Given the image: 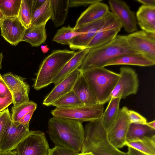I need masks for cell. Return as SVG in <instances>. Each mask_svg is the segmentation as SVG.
I'll use <instances>...</instances> for the list:
<instances>
[{
    "label": "cell",
    "instance_id": "cell-8",
    "mask_svg": "<svg viewBox=\"0 0 155 155\" xmlns=\"http://www.w3.org/2000/svg\"><path fill=\"white\" fill-rule=\"evenodd\" d=\"M122 27L119 21L109 11L104 17L101 26L86 49L96 48L111 41L116 38Z\"/></svg>",
    "mask_w": 155,
    "mask_h": 155
},
{
    "label": "cell",
    "instance_id": "cell-22",
    "mask_svg": "<svg viewBox=\"0 0 155 155\" xmlns=\"http://www.w3.org/2000/svg\"><path fill=\"white\" fill-rule=\"evenodd\" d=\"M51 19L56 27L64 23L70 8L69 0H50Z\"/></svg>",
    "mask_w": 155,
    "mask_h": 155
},
{
    "label": "cell",
    "instance_id": "cell-36",
    "mask_svg": "<svg viewBox=\"0 0 155 155\" xmlns=\"http://www.w3.org/2000/svg\"><path fill=\"white\" fill-rule=\"evenodd\" d=\"M131 124H145L146 118L137 112L129 110L126 107H123Z\"/></svg>",
    "mask_w": 155,
    "mask_h": 155
},
{
    "label": "cell",
    "instance_id": "cell-41",
    "mask_svg": "<svg viewBox=\"0 0 155 155\" xmlns=\"http://www.w3.org/2000/svg\"><path fill=\"white\" fill-rule=\"evenodd\" d=\"M35 110H32L23 116L18 121L22 124L29 127V122Z\"/></svg>",
    "mask_w": 155,
    "mask_h": 155
},
{
    "label": "cell",
    "instance_id": "cell-39",
    "mask_svg": "<svg viewBox=\"0 0 155 155\" xmlns=\"http://www.w3.org/2000/svg\"><path fill=\"white\" fill-rule=\"evenodd\" d=\"M12 103L11 93L3 97H0V112H2Z\"/></svg>",
    "mask_w": 155,
    "mask_h": 155
},
{
    "label": "cell",
    "instance_id": "cell-10",
    "mask_svg": "<svg viewBox=\"0 0 155 155\" xmlns=\"http://www.w3.org/2000/svg\"><path fill=\"white\" fill-rule=\"evenodd\" d=\"M126 39L133 50L155 61V34L141 30L126 35Z\"/></svg>",
    "mask_w": 155,
    "mask_h": 155
},
{
    "label": "cell",
    "instance_id": "cell-43",
    "mask_svg": "<svg viewBox=\"0 0 155 155\" xmlns=\"http://www.w3.org/2000/svg\"><path fill=\"white\" fill-rule=\"evenodd\" d=\"M128 155H148L134 148L128 147Z\"/></svg>",
    "mask_w": 155,
    "mask_h": 155
},
{
    "label": "cell",
    "instance_id": "cell-49",
    "mask_svg": "<svg viewBox=\"0 0 155 155\" xmlns=\"http://www.w3.org/2000/svg\"><path fill=\"white\" fill-rule=\"evenodd\" d=\"M4 57V56L2 52L0 53V69H1L2 67V60Z\"/></svg>",
    "mask_w": 155,
    "mask_h": 155
},
{
    "label": "cell",
    "instance_id": "cell-16",
    "mask_svg": "<svg viewBox=\"0 0 155 155\" xmlns=\"http://www.w3.org/2000/svg\"><path fill=\"white\" fill-rule=\"evenodd\" d=\"M82 71L78 68L54 86L45 97L43 104L49 106L55 101L72 90L73 86Z\"/></svg>",
    "mask_w": 155,
    "mask_h": 155
},
{
    "label": "cell",
    "instance_id": "cell-28",
    "mask_svg": "<svg viewBox=\"0 0 155 155\" xmlns=\"http://www.w3.org/2000/svg\"><path fill=\"white\" fill-rule=\"evenodd\" d=\"M75 31L69 25L63 27L59 29L54 36L53 41L60 44L69 45L71 41L75 37L84 34Z\"/></svg>",
    "mask_w": 155,
    "mask_h": 155
},
{
    "label": "cell",
    "instance_id": "cell-6",
    "mask_svg": "<svg viewBox=\"0 0 155 155\" xmlns=\"http://www.w3.org/2000/svg\"><path fill=\"white\" fill-rule=\"evenodd\" d=\"M104 105H82L68 108L56 107L51 113L53 117L81 122L92 121L100 118L104 112Z\"/></svg>",
    "mask_w": 155,
    "mask_h": 155
},
{
    "label": "cell",
    "instance_id": "cell-31",
    "mask_svg": "<svg viewBox=\"0 0 155 155\" xmlns=\"http://www.w3.org/2000/svg\"><path fill=\"white\" fill-rule=\"evenodd\" d=\"M37 107L36 103L29 101L21 104L12 108L11 117L13 122H18L26 114L32 110H35Z\"/></svg>",
    "mask_w": 155,
    "mask_h": 155
},
{
    "label": "cell",
    "instance_id": "cell-13",
    "mask_svg": "<svg viewBox=\"0 0 155 155\" xmlns=\"http://www.w3.org/2000/svg\"><path fill=\"white\" fill-rule=\"evenodd\" d=\"M131 124L123 107L120 109L113 127L107 133L110 142L116 148L119 149L125 146L127 136Z\"/></svg>",
    "mask_w": 155,
    "mask_h": 155
},
{
    "label": "cell",
    "instance_id": "cell-51",
    "mask_svg": "<svg viewBox=\"0 0 155 155\" xmlns=\"http://www.w3.org/2000/svg\"><path fill=\"white\" fill-rule=\"evenodd\" d=\"M2 112H0V115L1 114Z\"/></svg>",
    "mask_w": 155,
    "mask_h": 155
},
{
    "label": "cell",
    "instance_id": "cell-26",
    "mask_svg": "<svg viewBox=\"0 0 155 155\" xmlns=\"http://www.w3.org/2000/svg\"><path fill=\"white\" fill-rule=\"evenodd\" d=\"M51 12L50 0H46L41 6L32 14L31 26L46 25L51 18Z\"/></svg>",
    "mask_w": 155,
    "mask_h": 155
},
{
    "label": "cell",
    "instance_id": "cell-44",
    "mask_svg": "<svg viewBox=\"0 0 155 155\" xmlns=\"http://www.w3.org/2000/svg\"><path fill=\"white\" fill-rule=\"evenodd\" d=\"M136 1L142 3L143 5L149 6H155V0H137Z\"/></svg>",
    "mask_w": 155,
    "mask_h": 155
},
{
    "label": "cell",
    "instance_id": "cell-3",
    "mask_svg": "<svg viewBox=\"0 0 155 155\" xmlns=\"http://www.w3.org/2000/svg\"><path fill=\"white\" fill-rule=\"evenodd\" d=\"M84 128V138L81 153L91 152L96 155H128L116 148L110 142L102 123V115L89 122Z\"/></svg>",
    "mask_w": 155,
    "mask_h": 155
},
{
    "label": "cell",
    "instance_id": "cell-4",
    "mask_svg": "<svg viewBox=\"0 0 155 155\" xmlns=\"http://www.w3.org/2000/svg\"><path fill=\"white\" fill-rule=\"evenodd\" d=\"M82 72L98 104L104 105L109 101L119 74L104 67L94 68Z\"/></svg>",
    "mask_w": 155,
    "mask_h": 155
},
{
    "label": "cell",
    "instance_id": "cell-25",
    "mask_svg": "<svg viewBox=\"0 0 155 155\" xmlns=\"http://www.w3.org/2000/svg\"><path fill=\"white\" fill-rule=\"evenodd\" d=\"M125 146L134 148L148 155H155V135L127 142Z\"/></svg>",
    "mask_w": 155,
    "mask_h": 155
},
{
    "label": "cell",
    "instance_id": "cell-7",
    "mask_svg": "<svg viewBox=\"0 0 155 155\" xmlns=\"http://www.w3.org/2000/svg\"><path fill=\"white\" fill-rule=\"evenodd\" d=\"M45 134L39 131H30L18 144L17 155H48L50 149Z\"/></svg>",
    "mask_w": 155,
    "mask_h": 155
},
{
    "label": "cell",
    "instance_id": "cell-5",
    "mask_svg": "<svg viewBox=\"0 0 155 155\" xmlns=\"http://www.w3.org/2000/svg\"><path fill=\"white\" fill-rule=\"evenodd\" d=\"M74 51L66 49L53 51L41 63L33 87L39 90L52 84V81L66 63L75 54Z\"/></svg>",
    "mask_w": 155,
    "mask_h": 155
},
{
    "label": "cell",
    "instance_id": "cell-38",
    "mask_svg": "<svg viewBox=\"0 0 155 155\" xmlns=\"http://www.w3.org/2000/svg\"><path fill=\"white\" fill-rule=\"evenodd\" d=\"M102 1L101 0H69V6L70 7L86 6L89 5Z\"/></svg>",
    "mask_w": 155,
    "mask_h": 155
},
{
    "label": "cell",
    "instance_id": "cell-21",
    "mask_svg": "<svg viewBox=\"0 0 155 155\" xmlns=\"http://www.w3.org/2000/svg\"><path fill=\"white\" fill-rule=\"evenodd\" d=\"M155 61L139 53H131L120 56L107 63L105 67L117 65H129L143 67L153 66Z\"/></svg>",
    "mask_w": 155,
    "mask_h": 155
},
{
    "label": "cell",
    "instance_id": "cell-12",
    "mask_svg": "<svg viewBox=\"0 0 155 155\" xmlns=\"http://www.w3.org/2000/svg\"><path fill=\"white\" fill-rule=\"evenodd\" d=\"M29 127L13 122L3 134L0 142V152L13 150L28 134Z\"/></svg>",
    "mask_w": 155,
    "mask_h": 155
},
{
    "label": "cell",
    "instance_id": "cell-47",
    "mask_svg": "<svg viewBox=\"0 0 155 155\" xmlns=\"http://www.w3.org/2000/svg\"><path fill=\"white\" fill-rule=\"evenodd\" d=\"M5 18V17L0 9V25L2 24Z\"/></svg>",
    "mask_w": 155,
    "mask_h": 155
},
{
    "label": "cell",
    "instance_id": "cell-17",
    "mask_svg": "<svg viewBox=\"0 0 155 155\" xmlns=\"http://www.w3.org/2000/svg\"><path fill=\"white\" fill-rule=\"evenodd\" d=\"M109 11L108 6L105 3L98 2L92 4L81 14L73 28L75 30L84 25L103 19Z\"/></svg>",
    "mask_w": 155,
    "mask_h": 155
},
{
    "label": "cell",
    "instance_id": "cell-11",
    "mask_svg": "<svg viewBox=\"0 0 155 155\" xmlns=\"http://www.w3.org/2000/svg\"><path fill=\"white\" fill-rule=\"evenodd\" d=\"M111 12L117 18L127 33L137 30V21L135 13L124 1L119 0L108 1Z\"/></svg>",
    "mask_w": 155,
    "mask_h": 155
},
{
    "label": "cell",
    "instance_id": "cell-37",
    "mask_svg": "<svg viewBox=\"0 0 155 155\" xmlns=\"http://www.w3.org/2000/svg\"><path fill=\"white\" fill-rule=\"evenodd\" d=\"M79 153L64 147L55 146L49 149L48 155H78Z\"/></svg>",
    "mask_w": 155,
    "mask_h": 155
},
{
    "label": "cell",
    "instance_id": "cell-30",
    "mask_svg": "<svg viewBox=\"0 0 155 155\" xmlns=\"http://www.w3.org/2000/svg\"><path fill=\"white\" fill-rule=\"evenodd\" d=\"M84 105L72 90L54 102L51 105L59 108H68Z\"/></svg>",
    "mask_w": 155,
    "mask_h": 155
},
{
    "label": "cell",
    "instance_id": "cell-24",
    "mask_svg": "<svg viewBox=\"0 0 155 155\" xmlns=\"http://www.w3.org/2000/svg\"><path fill=\"white\" fill-rule=\"evenodd\" d=\"M45 25L31 26L26 29L22 41L29 43L33 47H38L44 43L47 38Z\"/></svg>",
    "mask_w": 155,
    "mask_h": 155
},
{
    "label": "cell",
    "instance_id": "cell-23",
    "mask_svg": "<svg viewBox=\"0 0 155 155\" xmlns=\"http://www.w3.org/2000/svg\"><path fill=\"white\" fill-rule=\"evenodd\" d=\"M121 99L120 97L111 98L103 113V124L107 133L112 129L117 119Z\"/></svg>",
    "mask_w": 155,
    "mask_h": 155
},
{
    "label": "cell",
    "instance_id": "cell-18",
    "mask_svg": "<svg viewBox=\"0 0 155 155\" xmlns=\"http://www.w3.org/2000/svg\"><path fill=\"white\" fill-rule=\"evenodd\" d=\"M72 90L84 105L94 106L98 104L82 72L76 81Z\"/></svg>",
    "mask_w": 155,
    "mask_h": 155
},
{
    "label": "cell",
    "instance_id": "cell-40",
    "mask_svg": "<svg viewBox=\"0 0 155 155\" xmlns=\"http://www.w3.org/2000/svg\"><path fill=\"white\" fill-rule=\"evenodd\" d=\"M11 93L0 74V97H3Z\"/></svg>",
    "mask_w": 155,
    "mask_h": 155
},
{
    "label": "cell",
    "instance_id": "cell-46",
    "mask_svg": "<svg viewBox=\"0 0 155 155\" xmlns=\"http://www.w3.org/2000/svg\"><path fill=\"white\" fill-rule=\"evenodd\" d=\"M145 125L152 129H155V120H154L150 122H147Z\"/></svg>",
    "mask_w": 155,
    "mask_h": 155
},
{
    "label": "cell",
    "instance_id": "cell-19",
    "mask_svg": "<svg viewBox=\"0 0 155 155\" xmlns=\"http://www.w3.org/2000/svg\"><path fill=\"white\" fill-rule=\"evenodd\" d=\"M89 49L80 50L76 52L74 56L64 65L52 81L54 86L57 84L68 75L79 68L87 54Z\"/></svg>",
    "mask_w": 155,
    "mask_h": 155
},
{
    "label": "cell",
    "instance_id": "cell-35",
    "mask_svg": "<svg viewBox=\"0 0 155 155\" xmlns=\"http://www.w3.org/2000/svg\"><path fill=\"white\" fill-rule=\"evenodd\" d=\"M12 121L9 110L7 108L0 115V142L6 131L10 126Z\"/></svg>",
    "mask_w": 155,
    "mask_h": 155
},
{
    "label": "cell",
    "instance_id": "cell-9",
    "mask_svg": "<svg viewBox=\"0 0 155 155\" xmlns=\"http://www.w3.org/2000/svg\"><path fill=\"white\" fill-rule=\"evenodd\" d=\"M119 74L120 78L111 94L110 100L118 97L125 98L137 92L139 79L135 71L130 67H123L120 68Z\"/></svg>",
    "mask_w": 155,
    "mask_h": 155
},
{
    "label": "cell",
    "instance_id": "cell-2",
    "mask_svg": "<svg viewBox=\"0 0 155 155\" xmlns=\"http://www.w3.org/2000/svg\"><path fill=\"white\" fill-rule=\"evenodd\" d=\"M134 53H138L129 47L126 35H117L105 45L89 49L79 68L83 72L94 68L104 67L108 62L122 55Z\"/></svg>",
    "mask_w": 155,
    "mask_h": 155
},
{
    "label": "cell",
    "instance_id": "cell-42",
    "mask_svg": "<svg viewBox=\"0 0 155 155\" xmlns=\"http://www.w3.org/2000/svg\"><path fill=\"white\" fill-rule=\"evenodd\" d=\"M46 0H32L31 5L32 14L37 9L40 8Z\"/></svg>",
    "mask_w": 155,
    "mask_h": 155
},
{
    "label": "cell",
    "instance_id": "cell-45",
    "mask_svg": "<svg viewBox=\"0 0 155 155\" xmlns=\"http://www.w3.org/2000/svg\"><path fill=\"white\" fill-rule=\"evenodd\" d=\"M0 155H17V154L16 150H13L5 152H0Z\"/></svg>",
    "mask_w": 155,
    "mask_h": 155
},
{
    "label": "cell",
    "instance_id": "cell-29",
    "mask_svg": "<svg viewBox=\"0 0 155 155\" xmlns=\"http://www.w3.org/2000/svg\"><path fill=\"white\" fill-rule=\"evenodd\" d=\"M22 0H0V9L5 18L18 17Z\"/></svg>",
    "mask_w": 155,
    "mask_h": 155
},
{
    "label": "cell",
    "instance_id": "cell-33",
    "mask_svg": "<svg viewBox=\"0 0 155 155\" xmlns=\"http://www.w3.org/2000/svg\"><path fill=\"white\" fill-rule=\"evenodd\" d=\"M29 90V86L26 82L21 87L11 93L13 106L16 107L29 101L28 96Z\"/></svg>",
    "mask_w": 155,
    "mask_h": 155
},
{
    "label": "cell",
    "instance_id": "cell-27",
    "mask_svg": "<svg viewBox=\"0 0 155 155\" xmlns=\"http://www.w3.org/2000/svg\"><path fill=\"white\" fill-rule=\"evenodd\" d=\"M155 135V129L145 124H131L126 137V142L146 136Z\"/></svg>",
    "mask_w": 155,
    "mask_h": 155
},
{
    "label": "cell",
    "instance_id": "cell-34",
    "mask_svg": "<svg viewBox=\"0 0 155 155\" xmlns=\"http://www.w3.org/2000/svg\"><path fill=\"white\" fill-rule=\"evenodd\" d=\"M2 77L11 93L26 83L25 78L11 72L3 74Z\"/></svg>",
    "mask_w": 155,
    "mask_h": 155
},
{
    "label": "cell",
    "instance_id": "cell-48",
    "mask_svg": "<svg viewBox=\"0 0 155 155\" xmlns=\"http://www.w3.org/2000/svg\"><path fill=\"white\" fill-rule=\"evenodd\" d=\"M41 49L42 51L44 53H45L48 51L49 50L48 47L45 45H42L41 46Z\"/></svg>",
    "mask_w": 155,
    "mask_h": 155
},
{
    "label": "cell",
    "instance_id": "cell-32",
    "mask_svg": "<svg viewBox=\"0 0 155 155\" xmlns=\"http://www.w3.org/2000/svg\"><path fill=\"white\" fill-rule=\"evenodd\" d=\"M32 0H22L18 18L26 29L31 26Z\"/></svg>",
    "mask_w": 155,
    "mask_h": 155
},
{
    "label": "cell",
    "instance_id": "cell-1",
    "mask_svg": "<svg viewBox=\"0 0 155 155\" xmlns=\"http://www.w3.org/2000/svg\"><path fill=\"white\" fill-rule=\"evenodd\" d=\"M48 130L55 146L81 151L84 138V128L81 122L53 117L48 121Z\"/></svg>",
    "mask_w": 155,
    "mask_h": 155
},
{
    "label": "cell",
    "instance_id": "cell-50",
    "mask_svg": "<svg viewBox=\"0 0 155 155\" xmlns=\"http://www.w3.org/2000/svg\"><path fill=\"white\" fill-rule=\"evenodd\" d=\"M78 155H96L91 152L81 153H79Z\"/></svg>",
    "mask_w": 155,
    "mask_h": 155
},
{
    "label": "cell",
    "instance_id": "cell-14",
    "mask_svg": "<svg viewBox=\"0 0 155 155\" xmlns=\"http://www.w3.org/2000/svg\"><path fill=\"white\" fill-rule=\"evenodd\" d=\"M0 27L2 36L14 46L22 41L26 29L18 17L5 18Z\"/></svg>",
    "mask_w": 155,
    "mask_h": 155
},
{
    "label": "cell",
    "instance_id": "cell-15",
    "mask_svg": "<svg viewBox=\"0 0 155 155\" xmlns=\"http://www.w3.org/2000/svg\"><path fill=\"white\" fill-rule=\"evenodd\" d=\"M104 18L84 25L75 30L74 29L76 32H84V33L75 37L71 41L69 45L70 48L74 50L86 49L87 45L102 25Z\"/></svg>",
    "mask_w": 155,
    "mask_h": 155
},
{
    "label": "cell",
    "instance_id": "cell-20",
    "mask_svg": "<svg viewBox=\"0 0 155 155\" xmlns=\"http://www.w3.org/2000/svg\"><path fill=\"white\" fill-rule=\"evenodd\" d=\"M138 23L143 30L155 34V6L142 5L136 13Z\"/></svg>",
    "mask_w": 155,
    "mask_h": 155
}]
</instances>
